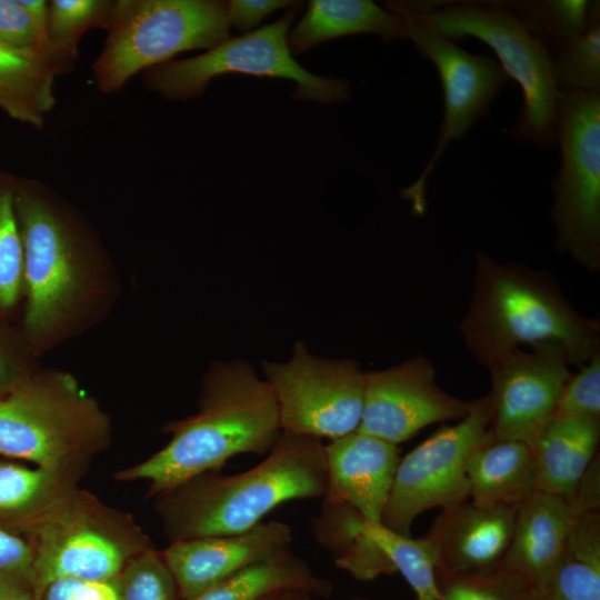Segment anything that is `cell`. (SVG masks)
I'll use <instances>...</instances> for the list:
<instances>
[{
  "instance_id": "4fadbf2b",
  "label": "cell",
  "mask_w": 600,
  "mask_h": 600,
  "mask_svg": "<svg viewBox=\"0 0 600 600\" xmlns=\"http://www.w3.org/2000/svg\"><path fill=\"white\" fill-rule=\"evenodd\" d=\"M487 369L493 438L532 446L553 418L572 373L563 350L550 344L518 348L496 358Z\"/></svg>"
},
{
  "instance_id": "7bdbcfd3",
  "label": "cell",
  "mask_w": 600,
  "mask_h": 600,
  "mask_svg": "<svg viewBox=\"0 0 600 600\" xmlns=\"http://www.w3.org/2000/svg\"><path fill=\"white\" fill-rule=\"evenodd\" d=\"M259 600H310V594L303 591L287 590L269 594Z\"/></svg>"
},
{
  "instance_id": "ab89813d",
  "label": "cell",
  "mask_w": 600,
  "mask_h": 600,
  "mask_svg": "<svg viewBox=\"0 0 600 600\" xmlns=\"http://www.w3.org/2000/svg\"><path fill=\"white\" fill-rule=\"evenodd\" d=\"M299 2L287 0H231L228 1V16L230 26L236 27L242 32H249L259 22L271 12L293 7Z\"/></svg>"
},
{
  "instance_id": "8d00e7d4",
  "label": "cell",
  "mask_w": 600,
  "mask_h": 600,
  "mask_svg": "<svg viewBox=\"0 0 600 600\" xmlns=\"http://www.w3.org/2000/svg\"><path fill=\"white\" fill-rule=\"evenodd\" d=\"M0 41L16 49L46 54L50 59L46 36L17 0H0Z\"/></svg>"
},
{
  "instance_id": "f546056e",
  "label": "cell",
  "mask_w": 600,
  "mask_h": 600,
  "mask_svg": "<svg viewBox=\"0 0 600 600\" xmlns=\"http://www.w3.org/2000/svg\"><path fill=\"white\" fill-rule=\"evenodd\" d=\"M370 532L396 572L412 588L416 600H440L436 552L426 536L413 539L374 522H370Z\"/></svg>"
},
{
  "instance_id": "ba28073f",
  "label": "cell",
  "mask_w": 600,
  "mask_h": 600,
  "mask_svg": "<svg viewBox=\"0 0 600 600\" xmlns=\"http://www.w3.org/2000/svg\"><path fill=\"white\" fill-rule=\"evenodd\" d=\"M552 181L553 247L589 271L600 269V92L559 91Z\"/></svg>"
},
{
  "instance_id": "7c38bea8",
  "label": "cell",
  "mask_w": 600,
  "mask_h": 600,
  "mask_svg": "<svg viewBox=\"0 0 600 600\" xmlns=\"http://www.w3.org/2000/svg\"><path fill=\"white\" fill-rule=\"evenodd\" d=\"M261 369L281 432L334 440L358 430L367 371L357 361L318 357L298 341L287 361L264 360Z\"/></svg>"
},
{
  "instance_id": "d6986e66",
  "label": "cell",
  "mask_w": 600,
  "mask_h": 600,
  "mask_svg": "<svg viewBox=\"0 0 600 600\" xmlns=\"http://www.w3.org/2000/svg\"><path fill=\"white\" fill-rule=\"evenodd\" d=\"M574 516L569 501L552 493L538 491L519 503L500 566L531 587L559 557Z\"/></svg>"
},
{
  "instance_id": "3957f363",
  "label": "cell",
  "mask_w": 600,
  "mask_h": 600,
  "mask_svg": "<svg viewBox=\"0 0 600 600\" xmlns=\"http://www.w3.org/2000/svg\"><path fill=\"white\" fill-rule=\"evenodd\" d=\"M459 330L486 368L518 348L557 346L576 368L600 352L599 320L578 312L549 272L502 263L483 251L474 254L472 292Z\"/></svg>"
},
{
  "instance_id": "f1b7e54d",
  "label": "cell",
  "mask_w": 600,
  "mask_h": 600,
  "mask_svg": "<svg viewBox=\"0 0 600 600\" xmlns=\"http://www.w3.org/2000/svg\"><path fill=\"white\" fill-rule=\"evenodd\" d=\"M16 179L0 172V318L12 322L17 312H21L23 300V251L14 207Z\"/></svg>"
},
{
  "instance_id": "7a4b0ae2",
  "label": "cell",
  "mask_w": 600,
  "mask_h": 600,
  "mask_svg": "<svg viewBox=\"0 0 600 600\" xmlns=\"http://www.w3.org/2000/svg\"><path fill=\"white\" fill-rule=\"evenodd\" d=\"M168 443L143 462L119 473L121 480H148L168 492L230 458L267 454L281 434L274 396L243 360L213 361L204 372L198 411L168 423Z\"/></svg>"
},
{
  "instance_id": "836d02e7",
  "label": "cell",
  "mask_w": 600,
  "mask_h": 600,
  "mask_svg": "<svg viewBox=\"0 0 600 600\" xmlns=\"http://www.w3.org/2000/svg\"><path fill=\"white\" fill-rule=\"evenodd\" d=\"M120 600H176L178 592L163 558L146 550L132 560L118 584Z\"/></svg>"
},
{
  "instance_id": "4dcf8cb0",
  "label": "cell",
  "mask_w": 600,
  "mask_h": 600,
  "mask_svg": "<svg viewBox=\"0 0 600 600\" xmlns=\"http://www.w3.org/2000/svg\"><path fill=\"white\" fill-rule=\"evenodd\" d=\"M551 61L559 91L600 92V1L584 32L552 53Z\"/></svg>"
},
{
  "instance_id": "f35d334b",
  "label": "cell",
  "mask_w": 600,
  "mask_h": 600,
  "mask_svg": "<svg viewBox=\"0 0 600 600\" xmlns=\"http://www.w3.org/2000/svg\"><path fill=\"white\" fill-rule=\"evenodd\" d=\"M40 594L43 600H120L113 580L62 578L48 583Z\"/></svg>"
},
{
  "instance_id": "4316f807",
  "label": "cell",
  "mask_w": 600,
  "mask_h": 600,
  "mask_svg": "<svg viewBox=\"0 0 600 600\" xmlns=\"http://www.w3.org/2000/svg\"><path fill=\"white\" fill-rule=\"evenodd\" d=\"M48 3L47 50L62 76L76 67L79 42L87 31L109 30L116 0H51Z\"/></svg>"
},
{
  "instance_id": "9c48e42d",
  "label": "cell",
  "mask_w": 600,
  "mask_h": 600,
  "mask_svg": "<svg viewBox=\"0 0 600 600\" xmlns=\"http://www.w3.org/2000/svg\"><path fill=\"white\" fill-rule=\"evenodd\" d=\"M299 8L300 3L276 22L242 37L228 38L199 56L144 70V87L166 99L184 101L202 94L219 76L243 73L292 80L298 100L323 104L348 100L351 87L347 81L316 76L293 59L288 30Z\"/></svg>"
},
{
  "instance_id": "52a82bcc",
  "label": "cell",
  "mask_w": 600,
  "mask_h": 600,
  "mask_svg": "<svg viewBox=\"0 0 600 600\" xmlns=\"http://www.w3.org/2000/svg\"><path fill=\"white\" fill-rule=\"evenodd\" d=\"M230 27L228 1L116 0L108 37L91 67L94 82L113 93L136 73L180 52L217 47Z\"/></svg>"
},
{
  "instance_id": "d590c367",
  "label": "cell",
  "mask_w": 600,
  "mask_h": 600,
  "mask_svg": "<svg viewBox=\"0 0 600 600\" xmlns=\"http://www.w3.org/2000/svg\"><path fill=\"white\" fill-rule=\"evenodd\" d=\"M38 366L19 324L0 318V397Z\"/></svg>"
},
{
  "instance_id": "83f0119b",
  "label": "cell",
  "mask_w": 600,
  "mask_h": 600,
  "mask_svg": "<svg viewBox=\"0 0 600 600\" xmlns=\"http://www.w3.org/2000/svg\"><path fill=\"white\" fill-rule=\"evenodd\" d=\"M596 1L521 0L507 4L551 56L584 32Z\"/></svg>"
},
{
  "instance_id": "60d3db41",
  "label": "cell",
  "mask_w": 600,
  "mask_h": 600,
  "mask_svg": "<svg viewBox=\"0 0 600 600\" xmlns=\"http://www.w3.org/2000/svg\"><path fill=\"white\" fill-rule=\"evenodd\" d=\"M36 27L46 36L49 3L46 0H17ZM47 39V38H46Z\"/></svg>"
},
{
  "instance_id": "74e56055",
  "label": "cell",
  "mask_w": 600,
  "mask_h": 600,
  "mask_svg": "<svg viewBox=\"0 0 600 600\" xmlns=\"http://www.w3.org/2000/svg\"><path fill=\"white\" fill-rule=\"evenodd\" d=\"M33 549L21 538L0 530V584L33 582Z\"/></svg>"
},
{
  "instance_id": "9a60e30c",
  "label": "cell",
  "mask_w": 600,
  "mask_h": 600,
  "mask_svg": "<svg viewBox=\"0 0 600 600\" xmlns=\"http://www.w3.org/2000/svg\"><path fill=\"white\" fill-rule=\"evenodd\" d=\"M33 584L38 593L58 579L113 580L127 550L102 526L73 510L56 511L38 529Z\"/></svg>"
},
{
  "instance_id": "ac0fdd59",
  "label": "cell",
  "mask_w": 600,
  "mask_h": 600,
  "mask_svg": "<svg viewBox=\"0 0 600 600\" xmlns=\"http://www.w3.org/2000/svg\"><path fill=\"white\" fill-rule=\"evenodd\" d=\"M327 488L323 500L356 509L368 521L381 523L400 447L361 431L324 444Z\"/></svg>"
},
{
  "instance_id": "603a6c76",
  "label": "cell",
  "mask_w": 600,
  "mask_h": 600,
  "mask_svg": "<svg viewBox=\"0 0 600 600\" xmlns=\"http://www.w3.org/2000/svg\"><path fill=\"white\" fill-rule=\"evenodd\" d=\"M363 33L402 38V20L370 0H312L288 34V46L298 54L333 38Z\"/></svg>"
},
{
  "instance_id": "d6a6232c",
  "label": "cell",
  "mask_w": 600,
  "mask_h": 600,
  "mask_svg": "<svg viewBox=\"0 0 600 600\" xmlns=\"http://www.w3.org/2000/svg\"><path fill=\"white\" fill-rule=\"evenodd\" d=\"M58 476L39 467L0 463V513H19L37 506L50 493Z\"/></svg>"
},
{
  "instance_id": "e575fe53",
  "label": "cell",
  "mask_w": 600,
  "mask_h": 600,
  "mask_svg": "<svg viewBox=\"0 0 600 600\" xmlns=\"http://www.w3.org/2000/svg\"><path fill=\"white\" fill-rule=\"evenodd\" d=\"M571 373L553 417L600 419V352Z\"/></svg>"
},
{
  "instance_id": "d4e9b609",
  "label": "cell",
  "mask_w": 600,
  "mask_h": 600,
  "mask_svg": "<svg viewBox=\"0 0 600 600\" xmlns=\"http://www.w3.org/2000/svg\"><path fill=\"white\" fill-rule=\"evenodd\" d=\"M59 76L46 54L0 41V110L11 119L41 129L56 104L53 86Z\"/></svg>"
},
{
  "instance_id": "30bf717a",
  "label": "cell",
  "mask_w": 600,
  "mask_h": 600,
  "mask_svg": "<svg viewBox=\"0 0 600 600\" xmlns=\"http://www.w3.org/2000/svg\"><path fill=\"white\" fill-rule=\"evenodd\" d=\"M489 394L472 400L467 416L444 424L400 458L381 524L411 537L416 518L433 508L447 509L469 499L467 466L491 439Z\"/></svg>"
},
{
  "instance_id": "6da1fadb",
  "label": "cell",
  "mask_w": 600,
  "mask_h": 600,
  "mask_svg": "<svg viewBox=\"0 0 600 600\" xmlns=\"http://www.w3.org/2000/svg\"><path fill=\"white\" fill-rule=\"evenodd\" d=\"M14 207L23 251L18 324L39 359L103 322L121 279L93 224L50 186L17 178Z\"/></svg>"
},
{
  "instance_id": "8992f818",
  "label": "cell",
  "mask_w": 600,
  "mask_h": 600,
  "mask_svg": "<svg viewBox=\"0 0 600 600\" xmlns=\"http://www.w3.org/2000/svg\"><path fill=\"white\" fill-rule=\"evenodd\" d=\"M442 36L476 38L493 50L521 89L522 103L510 132L542 150L556 147L559 97L551 56L527 30L507 1H403Z\"/></svg>"
},
{
  "instance_id": "e0dca14e",
  "label": "cell",
  "mask_w": 600,
  "mask_h": 600,
  "mask_svg": "<svg viewBox=\"0 0 600 600\" xmlns=\"http://www.w3.org/2000/svg\"><path fill=\"white\" fill-rule=\"evenodd\" d=\"M516 511L514 504L471 500L442 509L426 534L436 552V572H478L500 566Z\"/></svg>"
},
{
  "instance_id": "44dd1931",
  "label": "cell",
  "mask_w": 600,
  "mask_h": 600,
  "mask_svg": "<svg viewBox=\"0 0 600 600\" xmlns=\"http://www.w3.org/2000/svg\"><path fill=\"white\" fill-rule=\"evenodd\" d=\"M469 498L482 504L518 506L538 492L531 446L493 437L472 453L468 466Z\"/></svg>"
},
{
  "instance_id": "1f68e13d",
  "label": "cell",
  "mask_w": 600,
  "mask_h": 600,
  "mask_svg": "<svg viewBox=\"0 0 600 600\" xmlns=\"http://www.w3.org/2000/svg\"><path fill=\"white\" fill-rule=\"evenodd\" d=\"M440 600H530V587L498 566L467 573L436 572Z\"/></svg>"
},
{
  "instance_id": "277c9868",
  "label": "cell",
  "mask_w": 600,
  "mask_h": 600,
  "mask_svg": "<svg viewBox=\"0 0 600 600\" xmlns=\"http://www.w3.org/2000/svg\"><path fill=\"white\" fill-rule=\"evenodd\" d=\"M322 440L281 432L256 467L234 474L204 472L162 493L161 513L173 541L247 531L284 502L323 498Z\"/></svg>"
},
{
  "instance_id": "8fae6325",
  "label": "cell",
  "mask_w": 600,
  "mask_h": 600,
  "mask_svg": "<svg viewBox=\"0 0 600 600\" xmlns=\"http://www.w3.org/2000/svg\"><path fill=\"white\" fill-rule=\"evenodd\" d=\"M402 20V38L430 61L439 76L443 96V118L434 152L418 179L401 191L416 214L427 209V182L448 144L459 140L481 118L510 80L499 62L487 54H473L442 36L403 1L386 2Z\"/></svg>"
},
{
  "instance_id": "2e32d148",
  "label": "cell",
  "mask_w": 600,
  "mask_h": 600,
  "mask_svg": "<svg viewBox=\"0 0 600 600\" xmlns=\"http://www.w3.org/2000/svg\"><path fill=\"white\" fill-rule=\"evenodd\" d=\"M292 541L291 528L280 521H262L234 534L172 541L163 561L184 600L202 593L251 562Z\"/></svg>"
},
{
  "instance_id": "484cf974",
  "label": "cell",
  "mask_w": 600,
  "mask_h": 600,
  "mask_svg": "<svg viewBox=\"0 0 600 600\" xmlns=\"http://www.w3.org/2000/svg\"><path fill=\"white\" fill-rule=\"evenodd\" d=\"M287 590L327 597L331 583L317 577L289 547L241 568L194 600H259Z\"/></svg>"
},
{
  "instance_id": "7402d4cb",
  "label": "cell",
  "mask_w": 600,
  "mask_h": 600,
  "mask_svg": "<svg viewBox=\"0 0 600 600\" xmlns=\"http://www.w3.org/2000/svg\"><path fill=\"white\" fill-rule=\"evenodd\" d=\"M530 600H600V510L573 517L559 557L530 587Z\"/></svg>"
},
{
  "instance_id": "cb8c5ba5",
  "label": "cell",
  "mask_w": 600,
  "mask_h": 600,
  "mask_svg": "<svg viewBox=\"0 0 600 600\" xmlns=\"http://www.w3.org/2000/svg\"><path fill=\"white\" fill-rule=\"evenodd\" d=\"M312 531L334 559V563L361 581L396 570L370 532V521L352 507L323 500L319 514L312 519Z\"/></svg>"
},
{
  "instance_id": "b9f144b4",
  "label": "cell",
  "mask_w": 600,
  "mask_h": 600,
  "mask_svg": "<svg viewBox=\"0 0 600 600\" xmlns=\"http://www.w3.org/2000/svg\"><path fill=\"white\" fill-rule=\"evenodd\" d=\"M0 600H32L21 586L0 584Z\"/></svg>"
},
{
  "instance_id": "5bb4252c",
  "label": "cell",
  "mask_w": 600,
  "mask_h": 600,
  "mask_svg": "<svg viewBox=\"0 0 600 600\" xmlns=\"http://www.w3.org/2000/svg\"><path fill=\"white\" fill-rule=\"evenodd\" d=\"M472 400L447 393L431 361L414 356L388 369L367 372L358 431L399 446L433 423L458 421Z\"/></svg>"
},
{
  "instance_id": "ee69618b",
  "label": "cell",
  "mask_w": 600,
  "mask_h": 600,
  "mask_svg": "<svg viewBox=\"0 0 600 600\" xmlns=\"http://www.w3.org/2000/svg\"><path fill=\"white\" fill-rule=\"evenodd\" d=\"M352 600H367V599H363V598H354Z\"/></svg>"
},
{
  "instance_id": "5b68a950",
  "label": "cell",
  "mask_w": 600,
  "mask_h": 600,
  "mask_svg": "<svg viewBox=\"0 0 600 600\" xmlns=\"http://www.w3.org/2000/svg\"><path fill=\"white\" fill-rule=\"evenodd\" d=\"M110 421L68 371L38 366L0 397V454L59 474L108 442Z\"/></svg>"
},
{
  "instance_id": "ffe728a7",
  "label": "cell",
  "mask_w": 600,
  "mask_h": 600,
  "mask_svg": "<svg viewBox=\"0 0 600 600\" xmlns=\"http://www.w3.org/2000/svg\"><path fill=\"white\" fill-rule=\"evenodd\" d=\"M600 419L553 417L532 443L538 491L573 497L599 456Z\"/></svg>"
}]
</instances>
